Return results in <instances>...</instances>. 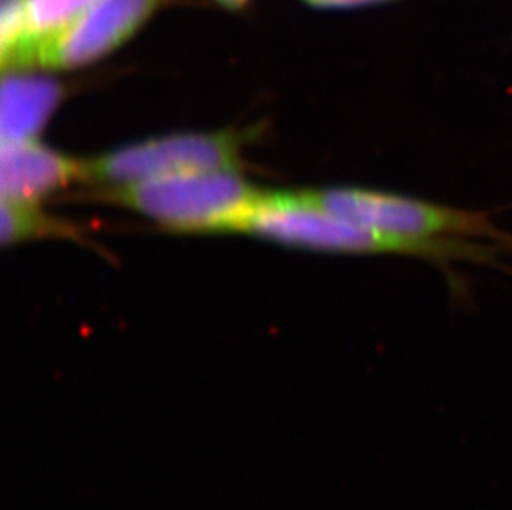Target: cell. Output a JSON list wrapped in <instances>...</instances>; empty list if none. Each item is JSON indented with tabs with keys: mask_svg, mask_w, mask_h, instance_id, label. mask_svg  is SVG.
Returning <instances> with one entry per match:
<instances>
[{
	"mask_svg": "<svg viewBox=\"0 0 512 510\" xmlns=\"http://www.w3.org/2000/svg\"><path fill=\"white\" fill-rule=\"evenodd\" d=\"M261 193L234 171H206L113 189L112 199L181 232H239Z\"/></svg>",
	"mask_w": 512,
	"mask_h": 510,
	"instance_id": "7a4b0ae2",
	"label": "cell"
},
{
	"mask_svg": "<svg viewBox=\"0 0 512 510\" xmlns=\"http://www.w3.org/2000/svg\"><path fill=\"white\" fill-rule=\"evenodd\" d=\"M305 2L320 9H353V7L392 2V0H305Z\"/></svg>",
	"mask_w": 512,
	"mask_h": 510,
	"instance_id": "8fae6325",
	"label": "cell"
},
{
	"mask_svg": "<svg viewBox=\"0 0 512 510\" xmlns=\"http://www.w3.org/2000/svg\"><path fill=\"white\" fill-rule=\"evenodd\" d=\"M30 30L27 2L2 0L0 9V58L4 72L17 70L29 47Z\"/></svg>",
	"mask_w": 512,
	"mask_h": 510,
	"instance_id": "9c48e42d",
	"label": "cell"
},
{
	"mask_svg": "<svg viewBox=\"0 0 512 510\" xmlns=\"http://www.w3.org/2000/svg\"><path fill=\"white\" fill-rule=\"evenodd\" d=\"M305 194L335 216L408 241L459 242L468 237H484L509 242L503 231L478 212L370 189L334 188Z\"/></svg>",
	"mask_w": 512,
	"mask_h": 510,
	"instance_id": "3957f363",
	"label": "cell"
},
{
	"mask_svg": "<svg viewBox=\"0 0 512 510\" xmlns=\"http://www.w3.org/2000/svg\"><path fill=\"white\" fill-rule=\"evenodd\" d=\"M62 98L55 80L10 70L2 82L0 95V135L2 141L34 140L49 121Z\"/></svg>",
	"mask_w": 512,
	"mask_h": 510,
	"instance_id": "52a82bcc",
	"label": "cell"
},
{
	"mask_svg": "<svg viewBox=\"0 0 512 510\" xmlns=\"http://www.w3.org/2000/svg\"><path fill=\"white\" fill-rule=\"evenodd\" d=\"M239 232L310 251L397 252L436 259L476 254V249H468L455 241H408L372 231L325 211L324 207L312 203L305 193H261L242 221Z\"/></svg>",
	"mask_w": 512,
	"mask_h": 510,
	"instance_id": "6da1fadb",
	"label": "cell"
},
{
	"mask_svg": "<svg viewBox=\"0 0 512 510\" xmlns=\"http://www.w3.org/2000/svg\"><path fill=\"white\" fill-rule=\"evenodd\" d=\"M83 179V163L39 145L34 140L2 141L0 193L2 201L39 204V201Z\"/></svg>",
	"mask_w": 512,
	"mask_h": 510,
	"instance_id": "8992f818",
	"label": "cell"
},
{
	"mask_svg": "<svg viewBox=\"0 0 512 510\" xmlns=\"http://www.w3.org/2000/svg\"><path fill=\"white\" fill-rule=\"evenodd\" d=\"M241 141L232 133H181L141 141L83 163V179L103 188L206 171H234Z\"/></svg>",
	"mask_w": 512,
	"mask_h": 510,
	"instance_id": "277c9868",
	"label": "cell"
},
{
	"mask_svg": "<svg viewBox=\"0 0 512 510\" xmlns=\"http://www.w3.org/2000/svg\"><path fill=\"white\" fill-rule=\"evenodd\" d=\"M165 2L97 0L63 29L40 40L27 67L78 68L97 62L131 39Z\"/></svg>",
	"mask_w": 512,
	"mask_h": 510,
	"instance_id": "5b68a950",
	"label": "cell"
},
{
	"mask_svg": "<svg viewBox=\"0 0 512 510\" xmlns=\"http://www.w3.org/2000/svg\"><path fill=\"white\" fill-rule=\"evenodd\" d=\"M219 4L224 5V7H228V9L237 10L244 7V5L249 2V0H216Z\"/></svg>",
	"mask_w": 512,
	"mask_h": 510,
	"instance_id": "7c38bea8",
	"label": "cell"
},
{
	"mask_svg": "<svg viewBox=\"0 0 512 510\" xmlns=\"http://www.w3.org/2000/svg\"><path fill=\"white\" fill-rule=\"evenodd\" d=\"M63 231L62 226L44 216L37 204L2 201V226L0 239L4 246L27 241L32 237L47 236Z\"/></svg>",
	"mask_w": 512,
	"mask_h": 510,
	"instance_id": "30bf717a",
	"label": "cell"
},
{
	"mask_svg": "<svg viewBox=\"0 0 512 510\" xmlns=\"http://www.w3.org/2000/svg\"><path fill=\"white\" fill-rule=\"evenodd\" d=\"M25 2H27V15H29L30 40L19 70L27 68L30 53L40 40L47 39L63 29L97 0H25Z\"/></svg>",
	"mask_w": 512,
	"mask_h": 510,
	"instance_id": "ba28073f",
	"label": "cell"
}]
</instances>
